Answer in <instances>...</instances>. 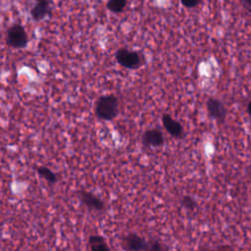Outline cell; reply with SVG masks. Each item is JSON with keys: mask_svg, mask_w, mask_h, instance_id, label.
I'll return each mask as SVG.
<instances>
[{"mask_svg": "<svg viewBox=\"0 0 251 251\" xmlns=\"http://www.w3.org/2000/svg\"><path fill=\"white\" fill-rule=\"evenodd\" d=\"M37 171V174L42 176L44 179H46L48 182L50 183H55L57 181V176L56 174H54L50 169H48L47 167H44V166H41V167H38L36 169Z\"/></svg>", "mask_w": 251, "mask_h": 251, "instance_id": "obj_12", "label": "cell"}, {"mask_svg": "<svg viewBox=\"0 0 251 251\" xmlns=\"http://www.w3.org/2000/svg\"><path fill=\"white\" fill-rule=\"evenodd\" d=\"M127 0H108L106 7L112 13H121L126 8Z\"/></svg>", "mask_w": 251, "mask_h": 251, "instance_id": "obj_11", "label": "cell"}, {"mask_svg": "<svg viewBox=\"0 0 251 251\" xmlns=\"http://www.w3.org/2000/svg\"><path fill=\"white\" fill-rule=\"evenodd\" d=\"M180 204L182 207H184L185 209L187 210H194L197 206L196 204V201L189 195H185L181 198V201H180Z\"/></svg>", "mask_w": 251, "mask_h": 251, "instance_id": "obj_13", "label": "cell"}, {"mask_svg": "<svg viewBox=\"0 0 251 251\" xmlns=\"http://www.w3.org/2000/svg\"><path fill=\"white\" fill-rule=\"evenodd\" d=\"M207 110L211 118L217 120L219 123H224L226 116V110L225 105L219 99L210 98L207 101Z\"/></svg>", "mask_w": 251, "mask_h": 251, "instance_id": "obj_6", "label": "cell"}, {"mask_svg": "<svg viewBox=\"0 0 251 251\" xmlns=\"http://www.w3.org/2000/svg\"><path fill=\"white\" fill-rule=\"evenodd\" d=\"M88 245L92 251H108L109 246L100 235H91L88 238Z\"/></svg>", "mask_w": 251, "mask_h": 251, "instance_id": "obj_10", "label": "cell"}, {"mask_svg": "<svg viewBox=\"0 0 251 251\" xmlns=\"http://www.w3.org/2000/svg\"><path fill=\"white\" fill-rule=\"evenodd\" d=\"M162 123L165 129L170 135L175 138H180L183 135V127L180 123L176 121L169 114H164L162 116Z\"/></svg>", "mask_w": 251, "mask_h": 251, "instance_id": "obj_7", "label": "cell"}, {"mask_svg": "<svg viewBox=\"0 0 251 251\" xmlns=\"http://www.w3.org/2000/svg\"><path fill=\"white\" fill-rule=\"evenodd\" d=\"M117 62L124 68L129 70L138 69L144 63V58L136 51L128 50L127 48H120L115 54Z\"/></svg>", "mask_w": 251, "mask_h": 251, "instance_id": "obj_3", "label": "cell"}, {"mask_svg": "<svg viewBox=\"0 0 251 251\" xmlns=\"http://www.w3.org/2000/svg\"><path fill=\"white\" fill-rule=\"evenodd\" d=\"M53 4L52 0H35L34 6L30 9V16L35 22L50 17L53 11Z\"/></svg>", "mask_w": 251, "mask_h": 251, "instance_id": "obj_4", "label": "cell"}, {"mask_svg": "<svg viewBox=\"0 0 251 251\" xmlns=\"http://www.w3.org/2000/svg\"><path fill=\"white\" fill-rule=\"evenodd\" d=\"M119 113V100L115 95L101 96L95 105L96 116L103 121H112Z\"/></svg>", "mask_w": 251, "mask_h": 251, "instance_id": "obj_1", "label": "cell"}, {"mask_svg": "<svg viewBox=\"0 0 251 251\" xmlns=\"http://www.w3.org/2000/svg\"><path fill=\"white\" fill-rule=\"evenodd\" d=\"M181 4L185 8H195L200 4V0H180Z\"/></svg>", "mask_w": 251, "mask_h": 251, "instance_id": "obj_14", "label": "cell"}, {"mask_svg": "<svg viewBox=\"0 0 251 251\" xmlns=\"http://www.w3.org/2000/svg\"><path fill=\"white\" fill-rule=\"evenodd\" d=\"M164 247L157 241H154V242H150V250H154V251H160V250H163Z\"/></svg>", "mask_w": 251, "mask_h": 251, "instance_id": "obj_15", "label": "cell"}, {"mask_svg": "<svg viewBox=\"0 0 251 251\" xmlns=\"http://www.w3.org/2000/svg\"><path fill=\"white\" fill-rule=\"evenodd\" d=\"M247 111H248V113H249V115L251 116V101L248 103V105H247Z\"/></svg>", "mask_w": 251, "mask_h": 251, "instance_id": "obj_16", "label": "cell"}, {"mask_svg": "<svg viewBox=\"0 0 251 251\" xmlns=\"http://www.w3.org/2000/svg\"><path fill=\"white\" fill-rule=\"evenodd\" d=\"M141 142L144 146L158 147L164 144V136L162 131L157 128L147 129L142 134Z\"/></svg>", "mask_w": 251, "mask_h": 251, "instance_id": "obj_9", "label": "cell"}, {"mask_svg": "<svg viewBox=\"0 0 251 251\" xmlns=\"http://www.w3.org/2000/svg\"><path fill=\"white\" fill-rule=\"evenodd\" d=\"M200 1H202V0H200Z\"/></svg>", "mask_w": 251, "mask_h": 251, "instance_id": "obj_18", "label": "cell"}, {"mask_svg": "<svg viewBox=\"0 0 251 251\" xmlns=\"http://www.w3.org/2000/svg\"><path fill=\"white\" fill-rule=\"evenodd\" d=\"M78 198L89 210L102 211L104 209V202L91 192L86 190H79Z\"/></svg>", "mask_w": 251, "mask_h": 251, "instance_id": "obj_8", "label": "cell"}, {"mask_svg": "<svg viewBox=\"0 0 251 251\" xmlns=\"http://www.w3.org/2000/svg\"><path fill=\"white\" fill-rule=\"evenodd\" d=\"M123 247L126 250H150V242L136 233H128L122 241Z\"/></svg>", "mask_w": 251, "mask_h": 251, "instance_id": "obj_5", "label": "cell"}, {"mask_svg": "<svg viewBox=\"0 0 251 251\" xmlns=\"http://www.w3.org/2000/svg\"><path fill=\"white\" fill-rule=\"evenodd\" d=\"M6 43L12 48H25L28 43V36L25 28L20 24L12 25L6 32Z\"/></svg>", "mask_w": 251, "mask_h": 251, "instance_id": "obj_2", "label": "cell"}, {"mask_svg": "<svg viewBox=\"0 0 251 251\" xmlns=\"http://www.w3.org/2000/svg\"><path fill=\"white\" fill-rule=\"evenodd\" d=\"M244 2H246V3H248V4H251V0H243Z\"/></svg>", "mask_w": 251, "mask_h": 251, "instance_id": "obj_17", "label": "cell"}]
</instances>
